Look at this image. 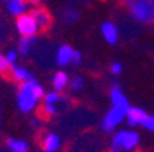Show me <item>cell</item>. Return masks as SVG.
<instances>
[{
    "instance_id": "6da1fadb",
    "label": "cell",
    "mask_w": 154,
    "mask_h": 152,
    "mask_svg": "<svg viewBox=\"0 0 154 152\" xmlns=\"http://www.w3.org/2000/svg\"><path fill=\"white\" fill-rule=\"evenodd\" d=\"M131 15L142 23L154 22V0H124Z\"/></svg>"
},
{
    "instance_id": "7a4b0ae2",
    "label": "cell",
    "mask_w": 154,
    "mask_h": 152,
    "mask_svg": "<svg viewBox=\"0 0 154 152\" xmlns=\"http://www.w3.org/2000/svg\"><path fill=\"white\" fill-rule=\"evenodd\" d=\"M139 143V136L135 132H128V130H121L116 134L112 140V151L113 152H121V149L129 151L135 148Z\"/></svg>"
},
{
    "instance_id": "3957f363",
    "label": "cell",
    "mask_w": 154,
    "mask_h": 152,
    "mask_svg": "<svg viewBox=\"0 0 154 152\" xmlns=\"http://www.w3.org/2000/svg\"><path fill=\"white\" fill-rule=\"evenodd\" d=\"M17 30L22 37H32L37 33L38 26L30 14H23L17 18Z\"/></svg>"
},
{
    "instance_id": "277c9868",
    "label": "cell",
    "mask_w": 154,
    "mask_h": 152,
    "mask_svg": "<svg viewBox=\"0 0 154 152\" xmlns=\"http://www.w3.org/2000/svg\"><path fill=\"white\" fill-rule=\"evenodd\" d=\"M124 112L120 110H117V108L113 107L112 110L106 114L105 119H103L102 122V129L105 130V132H112V130H114V127L117 126V125L121 124V121L124 119Z\"/></svg>"
},
{
    "instance_id": "5b68a950",
    "label": "cell",
    "mask_w": 154,
    "mask_h": 152,
    "mask_svg": "<svg viewBox=\"0 0 154 152\" xmlns=\"http://www.w3.org/2000/svg\"><path fill=\"white\" fill-rule=\"evenodd\" d=\"M37 100L38 99L36 97L33 93L28 92V91L21 89L18 93V107L22 112H29V111H32L33 108L36 107V104H37Z\"/></svg>"
},
{
    "instance_id": "8992f818",
    "label": "cell",
    "mask_w": 154,
    "mask_h": 152,
    "mask_svg": "<svg viewBox=\"0 0 154 152\" xmlns=\"http://www.w3.org/2000/svg\"><path fill=\"white\" fill-rule=\"evenodd\" d=\"M110 100H112L113 107L117 108V110H120V111H122L124 114L129 110L128 99L125 97L124 93H122L117 86H114V88L110 91Z\"/></svg>"
},
{
    "instance_id": "52a82bcc",
    "label": "cell",
    "mask_w": 154,
    "mask_h": 152,
    "mask_svg": "<svg viewBox=\"0 0 154 152\" xmlns=\"http://www.w3.org/2000/svg\"><path fill=\"white\" fill-rule=\"evenodd\" d=\"M30 15L35 18L36 23H37L38 29H47L50 28V25H51V15L48 14L47 10L44 8H35L30 13Z\"/></svg>"
},
{
    "instance_id": "ba28073f",
    "label": "cell",
    "mask_w": 154,
    "mask_h": 152,
    "mask_svg": "<svg viewBox=\"0 0 154 152\" xmlns=\"http://www.w3.org/2000/svg\"><path fill=\"white\" fill-rule=\"evenodd\" d=\"M100 30H102V34L105 37V40L110 45H114L117 43V40H119V30H117V28L112 22H105L102 25V28H100Z\"/></svg>"
},
{
    "instance_id": "9c48e42d",
    "label": "cell",
    "mask_w": 154,
    "mask_h": 152,
    "mask_svg": "<svg viewBox=\"0 0 154 152\" xmlns=\"http://www.w3.org/2000/svg\"><path fill=\"white\" fill-rule=\"evenodd\" d=\"M7 11L11 15L21 16L23 14H26L28 11V4L25 0H8L7 1Z\"/></svg>"
},
{
    "instance_id": "30bf717a",
    "label": "cell",
    "mask_w": 154,
    "mask_h": 152,
    "mask_svg": "<svg viewBox=\"0 0 154 152\" xmlns=\"http://www.w3.org/2000/svg\"><path fill=\"white\" fill-rule=\"evenodd\" d=\"M125 115H127L129 126H135L138 124H142V121L144 119V117L147 114L144 112V110H142L139 107H129V110L125 112Z\"/></svg>"
},
{
    "instance_id": "8fae6325",
    "label": "cell",
    "mask_w": 154,
    "mask_h": 152,
    "mask_svg": "<svg viewBox=\"0 0 154 152\" xmlns=\"http://www.w3.org/2000/svg\"><path fill=\"white\" fill-rule=\"evenodd\" d=\"M73 51L72 47L69 45H61L59 49L57 51V63L59 66H66V64L72 63V56H73Z\"/></svg>"
},
{
    "instance_id": "7c38bea8",
    "label": "cell",
    "mask_w": 154,
    "mask_h": 152,
    "mask_svg": "<svg viewBox=\"0 0 154 152\" xmlns=\"http://www.w3.org/2000/svg\"><path fill=\"white\" fill-rule=\"evenodd\" d=\"M21 89H23V91H28V92L33 93V95L36 96L37 99H42L43 96H44V89L42 88V85L38 82H36L35 79H29V81H25V82H22V85H21Z\"/></svg>"
},
{
    "instance_id": "4fadbf2b",
    "label": "cell",
    "mask_w": 154,
    "mask_h": 152,
    "mask_svg": "<svg viewBox=\"0 0 154 152\" xmlns=\"http://www.w3.org/2000/svg\"><path fill=\"white\" fill-rule=\"evenodd\" d=\"M44 152H57L59 148V137L55 133H48L43 140Z\"/></svg>"
},
{
    "instance_id": "5bb4252c",
    "label": "cell",
    "mask_w": 154,
    "mask_h": 152,
    "mask_svg": "<svg viewBox=\"0 0 154 152\" xmlns=\"http://www.w3.org/2000/svg\"><path fill=\"white\" fill-rule=\"evenodd\" d=\"M11 74H13V78L21 84L25 82V81H29V79H32V74L29 73L25 67L13 66L11 67Z\"/></svg>"
},
{
    "instance_id": "9a60e30c",
    "label": "cell",
    "mask_w": 154,
    "mask_h": 152,
    "mask_svg": "<svg viewBox=\"0 0 154 152\" xmlns=\"http://www.w3.org/2000/svg\"><path fill=\"white\" fill-rule=\"evenodd\" d=\"M67 82H69V77H67V74L65 73V71H58V73H55L54 79H52V85H54V88H55V92L63 91L65 86L67 85Z\"/></svg>"
},
{
    "instance_id": "2e32d148",
    "label": "cell",
    "mask_w": 154,
    "mask_h": 152,
    "mask_svg": "<svg viewBox=\"0 0 154 152\" xmlns=\"http://www.w3.org/2000/svg\"><path fill=\"white\" fill-rule=\"evenodd\" d=\"M7 147L13 152H26L28 151V143L23 140L7 139Z\"/></svg>"
},
{
    "instance_id": "e0dca14e",
    "label": "cell",
    "mask_w": 154,
    "mask_h": 152,
    "mask_svg": "<svg viewBox=\"0 0 154 152\" xmlns=\"http://www.w3.org/2000/svg\"><path fill=\"white\" fill-rule=\"evenodd\" d=\"M36 41L35 36L32 37H22L21 38V41L18 44V54L19 55H28L30 48H32V44Z\"/></svg>"
},
{
    "instance_id": "ac0fdd59",
    "label": "cell",
    "mask_w": 154,
    "mask_h": 152,
    "mask_svg": "<svg viewBox=\"0 0 154 152\" xmlns=\"http://www.w3.org/2000/svg\"><path fill=\"white\" fill-rule=\"evenodd\" d=\"M83 85H84V79H83V77H80V76L74 77L70 82V86L73 91H80V89L83 88Z\"/></svg>"
},
{
    "instance_id": "d6986e66",
    "label": "cell",
    "mask_w": 154,
    "mask_h": 152,
    "mask_svg": "<svg viewBox=\"0 0 154 152\" xmlns=\"http://www.w3.org/2000/svg\"><path fill=\"white\" fill-rule=\"evenodd\" d=\"M58 99H59V96H58L57 92H48L44 95V101L50 103V104H55L58 101Z\"/></svg>"
},
{
    "instance_id": "ffe728a7",
    "label": "cell",
    "mask_w": 154,
    "mask_h": 152,
    "mask_svg": "<svg viewBox=\"0 0 154 152\" xmlns=\"http://www.w3.org/2000/svg\"><path fill=\"white\" fill-rule=\"evenodd\" d=\"M140 125H143V126L149 130H154V117H151V115H146L144 119L142 121Z\"/></svg>"
},
{
    "instance_id": "44dd1931",
    "label": "cell",
    "mask_w": 154,
    "mask_h": 152,
    "mask_svg": "<svg viewBox=\"0 0 154 152\" xmlns=\"http://www.w3.org/2000/svg\"><path fill=\"white\" fill-rule=\"evenodd\" d=\"M10 69V63L7 62L6 56L0 55V74H6Z\"/></svg>"
},
{
    "instance_id": "7402d4cb",
    "label": "cell",
    "mask_w": 154,
    "mask_h": 152,
    "mask_svg": "<svg viewBox=\"0 0 154 152\" xmlns=\"http://www.w3.org/2000/svg\"><path fill=\"white\" fill-rule=\"evenodd\" d=\"M43 111H44L45 115L51 117V115H55V112H57V108H55V104H50V103H45V104L43 106Z\"/></svg>"
},
{
    "instance_id": "603a6c76",
    "label": "cell",
    "mask_w": 154,
    "mask_h": 152,
    "mask_svg": "<svg viewBox=\"0 0 154 152\" xmlns=\"http://www.w3.org/2000/svg\"><path fill=\"white\" fill-rule=\"evenodd\" d=\"M77 13H74L73 10H69V11H66V13L63 14V18H65V21L66 22H69V23H72V22H74L77 19Z\"/></svg>"
},
{
    "instance_id": "cb8c5ba5",
    "label": "cell",
    "mask_w": 154,
    "mask_h": 152,
    "mask_svg": "<svg viewBox=\"0 0 154 152\" xmlns=\"http://www.w3.org/2000/svg\"><path fill=\"white\" fill-rule=\"evenodd\" d=\"M17 58H18V54H17L15 51H10L8 54L6 55V59L10 63V66H14V63L17 62Z\"/></svg>"
},
{
    "instance_id": "d4e9b609",
    "label": "cell",
    "mask_w": 154,
    "mask_h": 152,
    "mask_svg": "<svg viewBox=\"0 0 154 152\" xmlns=\"http://www.w3.org/2000/svg\"><path fill=\"white\" fill-rule=\"evenodd\" d=\"M72 63L74 66H80L81 63V54L79 51H73V56H72Z\"/></svg>"
},
{
    "instance_id": "484cf974",
    "label": "cell",
    "mask_w": 154,
    "mask_h": 152,
    "mask_svg": "<svg viewBox=\"0 0 154 152\" xmlns=\"http://www.w3.org/2000/svg\"><path fill=\"white\" fill-rule=\"evenodd\" d=\"M110 70H112L113 74H116V76H117V74H120L122 71V66L120 63H117V62H116V63H113L112 66H110Z\"/></svg>"
},
{
    "instance_id": "4316f807",
    "label": "cell",
    "mask_w": 154,
    "mask_h": 152,
    "mask_svg": "<svg viewBox=\"0 0 154 152\" xmlns=\"http://www.w3.org/2000/svg\"><path fill=\"white\" fill-rule=\"evenodd\" d=\"M29 3H32V4H36V3H38V1H40V0H28Z\"/></svg>"
},
{
    "instance_id": "83f0119b",
    "label": "cell",
    "mask_w": 154,
    "mask_h": 152,
    "mask_svg": "<svg viewBox=\"0 0 154 152\" xmlns=\"http://www.w3.org/2000/svg\"><path fill=\"white\" fill-rule=\"evenodd\" d=\"M3 1H6V3H7V1H8V0H3Z\"/></svg>"
}]
</instances>
